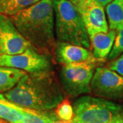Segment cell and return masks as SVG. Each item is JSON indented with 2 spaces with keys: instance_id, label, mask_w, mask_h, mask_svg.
<instances>
[{
  "instance_id": "cell-1",
  "label": "cell",
  "mask_w": 123,
  "mask_h": 123,
  "mask_svg": "<svg viewBox=\"0 0 123 123\" xmlns=\"http://www.w3.org/2000/svg\"><path fill=\"white\" fill-rule=\"evenodd\" d=\"M3 96L15 105L45 112L56 108L64 99V94L50 70L27 73Z\"/></svg>"
},
{
  "instance_id": "cell-2",
  "label": "cell",
  "mask_w": 123,
  "mask_h": 123,
  "mask_svg": "<svg viewBox=\"0 0 123 123\" xmlns=\"http://www.w3.org/2000/svg\"><path fill=\"white\" fill-rule=\"evenodd\" d=\"M10 18L31 47L52 53L56 43L53 0H40Z\"/></svg>"
},
{
  "instance_id": "cell-3",
  "label": "cell",
  "mask_w": 123,
  "mask_h": 123,
  "mask_svg": "<svg viewBox=\"0 0 123 123\" xmlns=\"http://www.w3.org/2000/svg\"><path fill=\"white\" fill-rule=\"evenodd\" d=\"M53 6L57 42L90 48L89 36L76 4L70 0H53Z\"/></svg>"
},
{
  "instance_id": "cell-4",
  "label": "cell",
  "mask_w": 123,
  "mask_h": 123,
  "mask_svg": "<svg viewBox=\"0 0 123 123\" xmlns=\"http://www.w3.org/2000/svg\"><path fill=\"white\" fill-rule=\"evenodd\" d=\"M72 123H109L123 112V106L100 97L84 96L73 104Z\"/></svg>"
},
{
  "instance_id": "cell-5",
  "label": "cell",
  "mask_w": 123,
  "mask_h": 123,
  "mask_svg": "<svg viewBox=\"0 0 123 123\" xmlns=\"http://www.w3.org/2000/svg\"><path fill=\"white\" fill-rule=\"evenodd\" d=\"M95 70L96 62L64 64L60 73L62 87L71 97L90 93Z\"/></svg>"
},
{
  "instance_id": "cell-6",
  "label": "cell",
  "mask_w": 123,
  "mask_h": 123,
  "mask_svg": "<svg viewBox=\"0 0 123 123\" xmlns=\"http://www.w3.org/2000/svg\"><path fill=\"white\" fill-rule=\"evenodd\" d=\"M91 91L97 97L123 101V77L108 67H98L91 81Z\"/></svg>"
},
{
  "instance_id": "cell-7",
  "label": "cell",
  "mask_w": 123,
  "mask_h": 123,
  "mask_svg": "<svg viewBox=\"0 0 123 123\" xmlns=\"http://www.w3.org/2000/svg\"><path fill=\"white\" fill-rule=\"evenodd\" d=\"M0 66L12 67L24 70L28 73H34L51 69V62L47 55L30 47L24 52L17 55H0Z\"/></svg>"
},
{
  "instance_id": "cell-8",
  "label": "cell",
  "mask_w": 123,
  "mask_h": 123,
  "mask_svg": "<svg viewBox=\"0 0 123 123\" xmlns=\"http://www.w3.org/2000/svg\"><path fill=\"white\" fill-rule=\"evenodd\" d=\"M31 47L8 16L0 14V53L17 55Z\"/></svg>"
},
{
  "instance_id": "cell-9",
  "label": "cell",
  "mask_w": 123,
  "mask_h": 123,
  "mask_svg": "<svg viewBox=\"0 0 123 123\" xmlns=\"http://www.w3.org/2000/svg\"><path fill=\"white\" fill-rule=\"evenodd\" d=\"M77 7L89 36L101 32L107 33L109 31L105 10L103 6L94 0H86Z\"/></svg>"
},
{
  "instance_id": "cell-10",
  "label": "cell",
  "mask_w": 123,
  "mask_h": 123,
  "mask_svg": "<svg viewBox=\"0 0 123 123\" xmlns=\"http://www.w3.org/2000/svg\"><path fill=\"white\" fill-rule=\"evenodd\" d=\"M53 52L57 61L64 64L98 61L88 49L67 43L56 42Z\"/></svg>"
},
{
  "instance_id": "cell-11",
  "label": "cell",
  "mask_w": 123,
  "mask_h": 123,
  "mask_svg": "<svg viewBox=\"0 0 123 123\" xmlns=\"http://www.w3.org/2000/svg\"><path fill=\"white\" fill-rule=\"evenodd\" d=\"M116 36V30H110L107 33H97L89 36L92 54L98 61H103L108 57Z\"/></svg>"
},
{
  "instance_id": "cell-12",
  "label": "cell",
  "mask_w": 123,
  "mask_h": 123,
  "mask_svg": "<svg viewBox=\"0 0 123 123\" xmlns=\"http://www.w3.org/2000/svg\"><path fill=\"white\" fill-rule=\"evenodd\" d=\"M25 117V107L15 105L0 94V118L10 123H22Z\"/></svg>"
},
{
  "instance_id": "cell-13",
  "label": "cell",
  "mask_w": 123,
  "mask_h": 123,
  "mask_svg": "<svg viewBox=\"0 0 123 123\" xmlns=\"http://www.w3.org/2000/svg\"><path fill=\"white\" fill-rule=\"evenodd\" d=\"M27 73L25 71L21 69L0 66V92L10 90Z\"/></svg>"
},
{
  "instance_id": "cell-14",
  "label": "cell",
  "mask_w": 123,
  "mask_h": 123,
  "mask_svg": "<svg viewBox=\"0 0 123 123\" xmlns=\"http://www.w3.org/2000/svg\"><path fill=\"white\" fill-rule=\"evenodd\" d=\"M110 30H117L123 25V0H113L105 6Z\"/></svg>"
},
{
  "instance_id": "cell-15",
  "label": "cell",
  "mask_w": 123,
  "mask_h": 123,
  "mask_svg": "<svg viewBox=\"0 0 123 123\" xmlns=\"http://www.w3.org/2000/svg\"><path fill=\"white\" fill-rule=\"evenodd\" d=\"M40 0H0V14L13 16Z\"/></svg>"
},
{
  "instance_id": "cell-16",
  "label": "cell",
  "mask_w": 123,
  "mask_h": 123,
  "mask_svg": "<svg viewBox=\"0 0 123 123\" xmlns=\"http://www.w3.org/2000/svg\"><path fill=\"white\" fill-rule=\"evenodd\" d=\"M57 118L62 121L71 123L74 116L73 107L68 101H62L56 107Z\"/></svg>"
},
{
  "instance_id": "cell-17",
  "label": "cell",
  "mask_w": 123,
  "mask_h": 123,
  "mask_svg": "<svg viewBox=\"0 0 123 123\" xmlns=\"http://www.w3.org/2000/svg\"><path fill=\"white\" fill-rule=\"evenodd\" d=\"M123 53V25L116 30L114 43L108 56L110 60H113Z\"/></svg>"
},
{
  "instance_id": "cell-18",
  "label": "cell",
  "mask_w": 123,
  "mask_h": 123,
  "mask_svg": "<svg viewBox=\"0 0 123 123\" xmlns=\"http://www.w3.org/2000/svg\"><path fill=\"white\" fill-rule=\"evenodd\" d=\"M108 68L123 77V53L111 62Z\"/></svg>"
},
{
  "instance_id": "cell-19",
  "label": "cell",
  "mask_w": 123,
  "mask_h": 123,
  "mask_svg": "<svg viewBox=\"0 0 123 123\" xmlns=\"http://www.w3.org/2000/svg\"><path fill=\"white\" fill-rule=\"evenodd\" d=\"M109 123H123V112Z\"/></svg>"
},
{
  "instance_id": "cell-20",
  "label": "cell",
  "mask_w": 123,
  "mask_h": 123,
  "mask_svg": "<svg viewBox=\"0 0 123 123\" xmlns=\"http://www.w3.org/2000/svg\"><path fill=\"white\" fill-rule=\"evenodd\" d=\"M95 1H97V3H98L99 4H101L102 6L105 7L107 4H109L110 2H111L113 0H94Z\"/></svg>"
},
{
  "instance_id": "cell-21",
  "label": "cell",
  "mask_w": 123,
  "mask_h": 123,
  "mask_svg": "<svg viewBox=\"0 0 123 123\" xmlns=\"http://www.w3.org/2000/svg\"><path fill=\"white\" fill-rule=\"evenodd\" d=\"M49 123H69V122H65V121H59V120H52L51 122H50Z\"/></svg>"
},
{
  "instance_id": "cell-22",
  "label": "cell",
  "mask_w": 123,
  "mask_h": 123,
  "mask_svg": "<svg viewBox=\"0 0 123 123\" xmlns=\"http://www.w3.org/2000/svg\"><path fill=\"white\" fill-rule=\"evenodd\" d=\"M86 0H78V1H77V3L76 4V6H80V5H81L83 3H84L85 1H86Z\"/></svg>"
},
{
  "instance_id": "cell-23",
  "label": "cell",
  "mask_w": 123,
  "mask_h": 123,
  "mask_svg": "<svg viewBox=\"0 0 123 123\" xmlns=\"http://www.w3.org/2000/svg\"><path fill=\"white\" fill-rule=\"evenodd\" d=\"M70 1H72L73 3L75 4H76L77 3V1H78V0H70Z\"/></svg>"
}]
</instances>
